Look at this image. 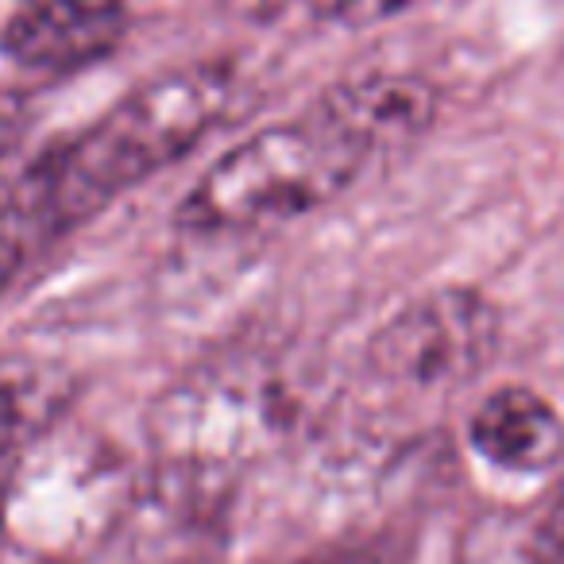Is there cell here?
I'll return each instance as SVG.
<instances>
[{"mask_svg": "<svg viewBox=\"0 0 564 564\" xmlns=\"http://www.w3.org/2000/svg\"><path fill=\"white\" fill-rule=\"evenodd\" d=\"M132 507V476L109 441L82 430H47L0 495V525L40 556L94 549Z\"/></svg>", "mask_w": 564, "mask_h": 564, "instance_id": "obj_4", "label": "cell"}, {"mask_svg": "<svg viewBox=\"0 0 564 564\" xmlns=\"http://www.w3.org/2000/svg\"><path fill=\"white\" fill-rule=\"evenodd\" d=\"M232 78L225 66H186L135 89L97 124L47 151L9 197L35 240L101 213L124 189L186 155L220 120Z\"/></svg>", "mask_w": 564, "mask_h": 564, "instance_id": "obj_1", "label": "cell"}, {"mask_svg": "<svg viewBox=\"0 0 564 564\" xmlns=\"http://www.w3.org/2000/svg\"><path fill=\"white\" fill-rule=\"evenodd\" d=\"M317 564H379V561H371V556H364V553H340V556H329V561H317Z\"/></svg>", "mask_w": 564, "mask_h": 564, "instance_id": "obj_13", "label": "cell"}, {"mask_svg": "<svg viewBox=\"0 0 564 564\" xmlns=\"http://www.w3.org/2000/svg\"><path fill=\"white\" fill-rule=\"evenodd\" d=\"M410 0H225V9L248 24H279L291 17L337 20V24H371L391 12L406 9Z\"/></svg>", "mask_w": 564, "mask_h": 564, "instance_id": "obj_10", "label": "cell"}, {"mask_svg": "<svg viewBox=\"0 0 564 564\" xmlns=\"http://www.w3.org/2000/svg\"><path fill=\"white\" fill-rule=\"evenodd\" d=\"M12 9H9V0H0V32H4V24H9Z\"/></svg>", "mask_w": 564, "mask_h": 564, "instance_id": "obj_14", "label": "cell"}, {"mask_svg": "<svg viewBox=\"0 0 564 564\" xmlns=\"http://www.w3.org/2000/svg\"><path fill=\"white\" fill-rule=\"evenodd\" d=\"M128 32L124 0H32L12 9L0 51L12 66L35 74L82 70L97 63Z\"/></svg>", "mask_w": 564, "mask_h": 564, "instance_id": "obj_6", "label": "cell"}, {"mask_svg": "<svg viewBox=\"0 0 564 564\" xmlns=\"http://www.w3.org/2000/svg\"><path fill=\"white\" fill-rule=\"evenodd\" d=\"M456 564H564L538 518L491 510L460 538Z\"/></svg>", "mask_w": 564, "mask_h": 564, "instance_id": "obj_9", "label": "cell"}, {"mask_svg": "<svg viewBox=\"0 0 564 564\" xmlns=\"http://www.w3.org/2000/svg\"><path fill=\"white\" fill-rule=\"evenodd\" d=\"M17 128H20V117L12 112L9 101H0V155L9 151L12 140H17Z\"/></svg>", "mask_w": 564, "mask_h": 564, "instance_id": "obj_12", "label": "cell"}, {"mask_svg": "<svg viewBox=\"0 0 564 564\" xmlns=\"http://www.w3.org/2000/svg\"><path fill=\"white\" fill-rule=\"evenodd\" d=\"M502 317L468 286H441L387 317L368 345V368L410 391L456 387L479 376L499 352Z\"/></svg>", "mask_w": 564, "mask_h": 564, "instance_id": "obj_5", "label": "cell"}, {"mask_svg": "<svg viewBox=\"0 0 564 564\" xmlns=\"http://www.w3.org/2000/svg\"><path fill=\"white\" fill-rule=\"evenodd\" d=\"M32 228L20 217L17 202L9 194H0V291L12 282V274L20 271V263L28 259V248H32Z\"/></svg>", "mask_w": 564, "mask_h": 564, "instance_id": "obj_11", "label": "cell"}, {"mask_svg": "<svg viewBox=\"0 0 564 564\" xmlns=\"http://www.w3.org/2000/svg\"><path fill=\"white\" fill-rule=\"evenodd\" d=\"M302 391L279 364L217 360L155 402L151 445L174 484L202 487L282 448L302 425Z\"/></svg>", "mask_w": 564, "mask_h": 564, "instance_id": "obj_2", "label": "cell"}, {"mask_svg": "<svg viewBox=\"0 0 564 564\" xmlns=\"http://www.w3.org/2000/svg\"><path fill=\"white\" fill-rule=\"evenodd\" d=\"M310 112L371 159L383 148L417 140L433 124L437 89L414 74H360L333 86Z\"/></svg>", "mask_w": 564, "mask_h": 564, "instance_id": "obj_7", "label": "cell"}, {"mask_svg": "<svg viewBox=\"0 0 564 564\" xmlns=\"http://www.w3.org/2000/svg\"><path fill=\"white\" fill-rule=\"evenodd\" d=\"M364 163V151L310 112L294 124L263 128L217 159L178 205V225L189 232H236L302 217L348 189Z\"/></svg>", "mask_w": 564, "mask_h": 564, "instance_id": "obj_3", "label": "cell"}, {"mask_svg": "<svg viewBox=\"0 0 564 564\" xmlns=\"http://www.w3.org/2000/svg\"><path fill=\"white\" fill-rule=\"evenodd\" d=\"M476 453L510 471H545L564 453V422L553 402L530 387H499L476 406L468 425Z\"/></svg>", "mask_w": 564, "mask_h": 564, "instance_id": "obj_8", "label": "cell"}]
</instances>
